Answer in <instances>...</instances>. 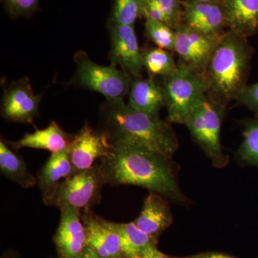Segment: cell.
Segmentation results:
<instances>
[{
  "mask_svg": "<svg viewBox=\"0 0 258 258\" xmlns=\"http://www.w3.org/2000/svg\"><path fill=\"white\" fill-rule=\"evenodd\" d=\"M101 161L107 184L142 186L173 203H189L180 188L178 168L172 159L144 148L118 144Z\"/></svg>",
  "mask_w": 258,
  "mask_h": 258,
  "instance_id": "cell-1",
  "label": "cell"
},
{
  "mask_svg": "<svg viewBox=\"0 0 258 258\" xmlns=\"http://www.w3.org/2000/svg\"><path fill=\"white\" fill-rule=\"evenodd\" d=\"M172 123L137 111L123 100L108 101L100 109L99 129L112 145L133 146L172 159L179 139Z\"/></svg>",
  "mask_w": 258,
  "mask_h": 258,
  "instance_id": "cell-2",
  "label": "cell"
},
{
  "mask_svg": "<svg viewBox=\"0 0 258 258\" xmlns=\"http://www.w3.org/2000/svg\"><path fill=\"white\" fill-rule=\"evenodd\" d=\"M252 54L247 38L227 30L204 72L208 94L226 106L236 101L247 86Z\"/></svg>",
  "mask_w": 258,
  "mask_h": 258,
  "instance_id": "cell-3",
  "label": "cell"
},
{
  "mask_svg": "<svg viewBox=\"0 0 258 258\" xmlns=\"http://www.w3.org/2000/svg\"><path fill=\"white\" fill-rule=\"evenodd\" d=\"M161 79L165 94L167 120L171 123L184 124L202 97L210 91L205 74L179 60L175 71Z\"/></svg>",
  "mask_w": 258,
  "mask_h": 258,
  "instance_id": "cell-4",
  "label": "cell"
},
{
  "mask_svg": "<svg viewBox=\"0 0 258 258\" xmlns=\"http://www.w3.org/2000/svg\"><path fill=\"white\" fill-rule=\"evenodd\" d=\"M226 106L207 93L194 108L184 124L217 169L225 167L229 163V157L224 153L220 141Z\"/></svg>",
  "mask_w": 258,
  "mask_h": 258,
  "instance_id": "cell-5",
  "label": "cell"
},
{
  "mask_svg": "<svg viewBox=\"0 0 258 258\" xmlns=\"http://www.w3.org/2000/svg\"><path fill=\"white\" fill-rule=\"evenodd\" d=\"M76 72L72 83L76 86L101 93L108 101L123 100L128 94L134 78L114 64L102 66L91 60L86 52L74 55Z\"/></svg>",
  "mask_w": 258,
  "mask_h": 258,
  "instance_id": "cell-6",
  "label": "cell"
},
{
  "mask_svg": "<svg viewBox=\"0 0 258 258\" xmlns=\"http://www.w3.org/2000/svg\"><path fill=\"white\" fill-rule=\"evenodd\" d=\"M106 184L101 166L96 163L90 169L75 173L61 182L53 195L44 203L60 210L69 206L83 212L90 211L101 202L102 189Z\"/></svg>",
  "mask_w": 258,
  "mask_h": 258,
  "instance_id": "cell-7",
  "label": "cell"
},
{
  "mask_svg": "<svg viewBox=\"0 0 258 258\" xmlns=\"http://www.w3.org/2000/svg\"><path fill=\"white\" fill-rule=\"evenodd\" d=\"M174 52L179 60L200 72H205L210 57L225 32L221 35H207L193 30L183 23L175 29Z\"/></svg>",
  "mask_w": 258,
  "mask_h": 258,
  "instance_id": "cell-8",
  "label": "cell"
},
{
  "mask_svg": "<svg viewBox=\"0 0 258 258\" xmlns=\"http://www.w3.org/2000/svg\"><path fill=\"white\" fill-rule=\"evenodd\" d=\"M43 93L35 95L28 77L13 81L5 88L1 103V114L13 123H33L39 114Z\"/></svg>",
  "mask_w": 258,
  "mask_h": 258,
  "instance_id": "cell-9",
  "label": "cell"
},
{
  "mask_svg": "<svg viewBox=\"0 0 258 258\" xmlns=\"http://www.w3.org/2000/svg\"><path fill=\"white\" fill-rule=\"evenodd\" d=\"M109 32L111 64L120 66L134 79L142 78V50L134 25H110Z\"/></svg>",
  "mask_w": 258,
  "mask_h": 258,
  "instance_id": "cell-10",
  "label": "cell"
},
{
  "mask_svg": "<svg viewBox=\"0 0 258 258\" xmlns=\"http://www.w3.org/2000/svg\"><path fill=\"white\" fill-rule=\"evenodd\" d=\"M113 145L101 130H94L88 121L80 130L68 150L75 172L86 170L99 159L108 157Z\"/></svg>",
  "mask_w": 258,
  "mask_h": 258,
  "instance_id": "cell-11",
  "label": "cell"
},
{
  "mask_svg": "<svg viewBox=\"0 0 258 258\" xmlns=\"http://www.w3.org/2000/svg\"><path fill=\"white\" fill-rule=\"evenodd\" d=\"M60 220L54 235L60 258H77L87 246L86 227L81 210L74 207L60 209Z\"/></svg>",
  "mask_w": 258,
  "mask_h": 258,
  "instance_id": "cell-12",
  "label": "cell"
},
{
  "mask_svg": "<svg viewBox=\"0 0 258 258\" xmlns=\"http://www.w3.org/2000/svg\"><path fill=\"white\" fill-rule=\"evenodd\" d=\"M181 23L207 35H221L227 28L221 2L182 0Z\"/></svg>",
  "mask_w": 258,
  "mask_h": 258,
  "instance_id": "cell-13",
  "label": "cell"
},
{
  "mask_svg": "<svg viewBox=\"0 0 258 258\" xmlns=\"http://www.w3.org/2000/svg\"><path fill=\"white\" fill-rule=\"evenodd\" d=\"M83 212L81 219L86 227L88 247L100 258H125L113 222L97 216L91 210Z\"/></svg>",
  "mask_w": 258,
  "mask_h": 258,
  "instance_id": "cell-14",
  "label": "cell"
},
{
  "mask_svg": "<svg viewBox=\"0 0 258 258\" xmlns=\"http://www.w3.org/2000/svg\"><path fill=\"white\" fill-rule=\"evenodd\" d=\"M167 200L159 194L150 191L144 200L140 215L134 221L139 230L157 242L173 222L172 212Z\"/></svg>",
  "mask_w": 258,
  "mask_h": 258,
  "instance_id": "cell-15",
  "label": "cell"
},
{
  "mask_svg": "<svg viewBox=\"0 0 258 258\" xmlns=\"http://www.w3.org/2000/svg\"><path fill=\"white\" fill-rule=\"evenodd\" d=\"M128 96L132 108L152 116L159 117L161 109L166 108L164 89L154 78L133 79Z\"/></svg>",
  "mask_w": 258,
  "mask_h": 258,
  "instance_id": "cell-16",
  "label": "cell"
},
{
  "mask_svg": "<svg viewBox=\"0 0 258 258\" xmlns=\"http://www.w3.org/2000/svg\"><path fill=\"white\" fill-rule=\"evenodd\" d=\"M227 30L248 38L258 34V0H221Z\"/></svg>",
  "mask_w": 258,
  "mask_h": 258,
  "instance_id": "cell-17",
  "label": "cell"
},
{
  "mask_svg": "<svg viewBox=\"0 0 258 258\" xmlns=\"http://www.w3.org/2000/svg\"><path fill=\"white\" fill-rule=\"evenodd\" d=\"M76 134L66 133L55 120L44 129H37L34 133L26 134L18 142H7L16 150L22 148L44 149L51 153L62 152L69 149Z\"/></svg>",
  "mask_w": 258,
  "mask_h": 258,
  "instance_id": "cell-18",
  "label": "cell"
},
{
  "mask_svg": "<svg viewBox=\"0 0 258 258\" xmlns=\"http://www.w3.org/2000/svg\"><path fill=\"white\" fill-rule=\"evenodd\" d=\"M75 173L68 149L52 153L45 165L39 171L36 178L43 203L53 195L61 182L74 175Z\"/></svg>",
  "mask_w": 258,
  "mask_h": 258,
  "instance_id": "cell-19",
  "label": "cell"
},
{
  "mask_svg": "<svg viewBox=\"0 0 258 258\" xmlns=\"http://www.w3.org/2000/svg\"><path fill=\"white\" fill-rule=\"evenodd\" d=\"M0 171L7 179L24 189L37 184L36 178L29 171L23 158L13 152L3 139L0 141Z\"/></svg>",
  "mask_w": 258,
  "mask_h": 258,
  "instance_id": "cell-20",
  "label": "cell"
},
{
  "mask_svg": "<svg viewBox=\"0 0 258 258\" xmlns=\"http://www.w3.org/2000/svg\"><path fill=\"white\" fill-rule=\"evenodd\" d=\"M113 225L119 235L125 258H141L148 247L157 244V241L139 230L134 221L129 223L113 222Z\"/></svg>",
  "mask_w": 258,
  "mask_h": 258,
  "instance_id": "cell-21",
  "label": "cell"
},
{
  "mask_svg": "<svg viewBox=\"0 0 258 258\" xmlns=\"http://www.w3.org/2000/svg\"><path fill=\"white\" fill-rule=\"evenodd\" d=\"M182 0H143V18H151L175 29L181 23Z\"/></svg>",
  "mask_w": 258,
  "mask_h": 258,
  "instance_id": "cell-22",
  "label": "cell"
},
{
  "mask_svg": "<svg viewBox=\"0 0 258 258\" xmlns=\"http://www.w3.org/2000/svg\"><path fill=\"white\" fill-rule=\"evenodd\" d=\"M173 52L158 47L142 49V64L149 77H165L175 71L177 62L174 60Z\"/></svg>",
  "mask_w": 258,
  "mask_h": 258,
  "instance_id": "cell-23",
  "label": "cell"
},
{
  "mask_svg": "<svg viewBox=\"0 0 258 258\" xmlns=\"http://www.w3.org/2000/svg\"><path fill=\"white\" fill-rule=\"evenodd\" d=\"M243 139L235 153L237 161L242 165L258 167V117L243 121Z\"/></svg>",
  "mask_w": 258,
  "mask_h": 258,
  "instance_id": "cell-24",
  "label": "cell"
},
{
  "mask_svg": "<svg viewBox=\"0 0 258 258\" xmlns=\"http://www.w3.org/2000/svg\"><path fill=\"white\" fill-rule=\"evenodd\" d=\"M143 18V0H113L110 25H134Z\"/></svg>",
  "mask_w": 258,
  "mask_h": 258,
  "instance_id": "cell-25",
  "label": "cell"
},
{
  "mask_svg": "<svg viewBox=\"0 0 258 258\" xmlns=\"http://www.w3.org/2000/svg\"><path fill=\"white\" fill-rule=\"evenodd\" d=\"M145 34L147 38L157 47L174 52L176 40L174 29L171 28L165 23L147 18L145 22Z\"/></svg>",
  "mask_w": 258,
  "mask_h": 258,
  "instance_id": "cell-26",
  "label": "cell"
},
{
  "mask_svg": "<svg viewBox=\"0 0 258 258\" xmlns=\"http://www.w3.org/2000/svg\"><path fill=\"white\" fill-rule=\"evenodd\" d=\"M7 13L11 18H26L39 10L40 0H2Z\"/></svg>",
  "mask_w": 258,
  "mask_h": 258,
  "instance_id": "cell-27",
  "label": "cell"
},
{
  "mask_svg": "<svg viewBox=\"0 0 258 258\" xmlns=\"http://www.w3.org/2000/svg\"><path fill=\"white\" fill-rule=\"evenodd\" d=\"M236 103L239 106L245 107L249 111L258 113V82L246 86Z\"/></svg>",
  "mask_w": 258,
  "mask_h": 258,
  "instance_id": "cell-28",
  "label": "cell"
},
{
  "mask_svg": "<svg viewBox=\"0 0 258 258\" xmlns=\"http://www.w3.org/2000/svg\"><path fill=\"white\" fill-rule=\"evenodd\" d=\"M175 258H239L230 254L222 253L218 252H207L203 253L192 254V255L184 256V257H174Z\"/></svg>",
  "mask_w": 258,
  "mask_h": 258,
  "instance_id": "cell-29",
  "label": "cell"
},
{
  "mask_svg": "<svg viewBox=\"0 0 258 258\" xmlns=\"http://www.w3.org/2000/svg\"><path fill=\"white\" fill-rule=\"evenodd\" d=\"M141 258H175L174 257H170L167 254L163 253L160 250L158 249L157 245H152L148 247L144 251L143 255Z\"/></svg>",
  "mask_w": 258,
  "mask_h": 258,
  "instance_id": "cell-30",
  "label": "cell"
},
{
  "mask_svg": "<svg viewBox=\"0 0 258 258\" xmlns=\"http://www.w3.org/2000/svg\"><path fill=\"white\" fill-rule=\"evenodd\" d=\"M77 258H100L99 256L92 249L90 248L89 247H86L85 249L84 252H83L79 257Z\"/></svg>",
  "mask_w": 258,
  "mask_h": 258,
  "instance_id": "cell-31",
  "label": "cell"
},
{
  "mask_svg": "<svg viewBox=\"0 0 258 258\" xmlns=\"http://www.w3.org/2000/svg\"><path fill=\"white\" fill-rule=\"evenodd\" d=\"M1 258H17V257L14 252L10 251V252H5Z\"/></svg>",
  "mask_w": 258,
  "mask_h": 258,
  "instance_id": "cell-32",
  "label": "cell"
},
{
  "mask_svg": "<svg viewBox=\"0 0 258 258\" xmlns=\"http://www.w3.org/2000/svg\"><path fill=\"white\" fill-rule=\"evenodd\" d=\"M188 1L203 2V3H210V2H221V0H188Z\"/></svg>",
  "mask_w": 258,
  "mask_h": 258,
  "instance_id": "cell-33",
  "label": "cell"
}]
</instances>
